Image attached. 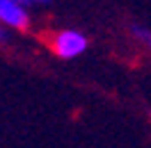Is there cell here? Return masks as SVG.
<instances>
[{
    "instance_id": "3",
    "label": "cell",
    "mask_w": 151,
    "mask_h": 148,
    "mask_svg": "<svg viewBox=\"0 0 151 148\" xmlns=\"http://www.w3.org/2000/svg\"><path fill=\"white\" fill-rule=\"evenodd\" d=\"M128 32H131L133 41H135V43H137V46H140L142 50L151 53V28L142 25V23H131Z\"/></svg>"
},
{
    "instance_id": "2",
    "label": "cell",
    "mask_w": 151,
    "mask_h": 148,
    "mask_svg": "<svg viewBox=\"0 0 151 148\" xmlns=\"http://www.w3.org/2000/svg\"><path fill=\"white\" fill-rule=\"evenodd\" d=\"M32 23L28 2L21 0H0V25L9 32H25Z\"/></svg>"
},
{
    "instance_id": "4",
    "label": "cell",
    "mask_w": 151,
    "mask_h": 148,
    "mask_svg": "<svg viewBox=\"0 0 151 148\" xmlns=\"http://www.w3.org/2000/svg\"><path fill=\"white\" fill-rule=\"evenodd\" d=\"M7 41H9V30H5L2 25H0V46L7 43Z\"/></svg>"
},
{
    "instance_id": "1",
    "label": "cell",
    "mask_w": 151,
    "mask_h": 148,
    "mask_svg": "<svg viewBox=\"0 0 151 148\" xmlns=\"http://www.w3.org/2000/svg\"><path fill=\"white\" fill-rule=\"evenodd\" d=\"M48 48L60 59H76V57L87 53L89 39H87L85 32H80L76 28H62V30H55L48 37Z\"/></svg>"
}]
</instances>
